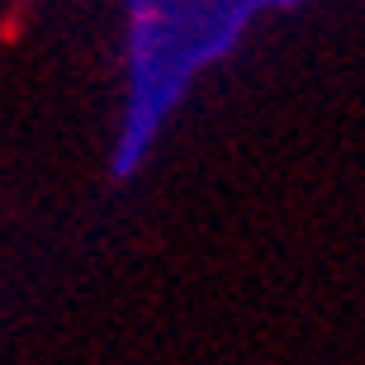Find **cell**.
Returning a JSON list of instances; mask_svg holds the SVG:
<instances>
[{
    "label": "cell",
    "instance_id": "obj_1",
    "mask_svg": "<svg viewBox=\"0 0 365 365\" xmlns=\"http://www.w3.org/2000/svg\"><path fill=\"white\" fill-rule=\"evenodd\" d=\"M275 5L252 0H138L119 29V123L109 176L133 180L152 162L190 91L242 53L252 24Z\"/></svg>",
    "mask_w": 365,
    "mask_h": 365
}]
</instances>
